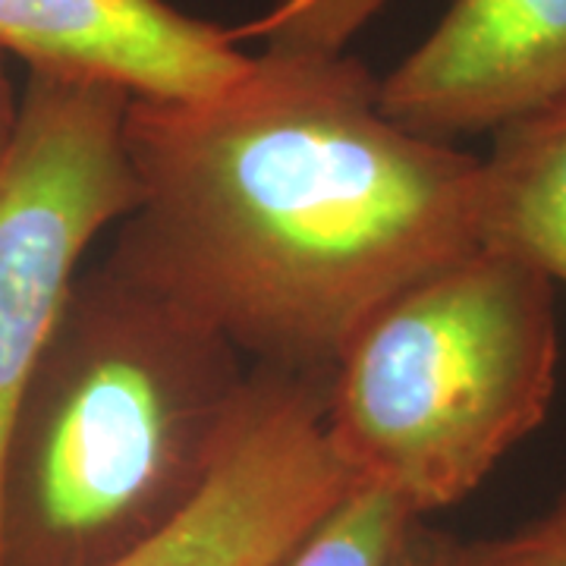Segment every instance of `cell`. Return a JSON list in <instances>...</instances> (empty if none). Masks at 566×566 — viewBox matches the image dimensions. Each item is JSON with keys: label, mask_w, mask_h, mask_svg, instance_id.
I'll return each mask as SVG.
<instances>
[{"label": "cell", "mask_w": 566, "mask_h": 566, "mask_svg": "<svg viewBox=\"0 0 566 566\" xmlns=\"http://www.w3.org/2000/svg\"><path fill=\"white\" fill-rule=\"evenodd\" d=\"M133 95L114 82L29 70L0 167V457L85 249L136 208L126 155Z\"/></svg>", "instance_id": "277c9868"}, {"label": "cell", "mask_w": 566, "mask_h": 566, "mask_svg": "<svg viewBox=\"0 0 566 566\" xmlns=\"http://www.w3.org/2000/svg\"><path fill=\"white\" fill-rule=\"evenodd\" d=\"M0 48L161 102L218 95L252 66L233 32L167 0H0Z\"/></svg>", "instance_id": "52a82bcc"}, {"label": "cell", "mask_w": 566, "mask_h": 566, "mask_svg": "<svg viewBox=\"0 0 566 566\" xmlns=\"http://www.w3.org/2000/svg\"><path fill=\"white\" fill-rule=\"evenodd\" d=\"M469 566H566V482L542 513L504 535L463 542Z\"/></svg>", "instance_id": "8fae6325"}, {"label": "cell", "mask_w": 566, "mask_h": 566, "mask_svg": "<svg viewBox=\"0 0 566 566\" xmlns=\"http://www.w3.org/2000/svg\"><path fill=\"white\" fill-rule=\"evenodd\" d=\"M136 208L104 262L249 365L327 375L381 305L479 249L482 158L387 120L353 54L252 57L208 98H133Z\"/></svg>", "instance_id": "6da1fadb"}, {"label": "cell", "mask_w": 566, "mask_h": 566, "mask_svg": "<svg viewBox=\"0 0 566 566\" xmlns=\"http://www.w3.org/2000/svg\"><path fill=\"white\" fill-rule=\"evenodd\" d=\"M20 98L22 92L13 88V80L7 73V51L0 48V167L7 161L13 139H17V126H20Z\"/></svg>", "instance_id": "4fadbf2b"}, {"label": "cell", "mask_w": 566, "mask_h": 566, "mask_svg": "<svg viewBox=\"0 0 566 566\" xmlns=\"http://www.w3.org/2000/svg\"><path fill=\"white\" fill-rule=\"evenodd\" d=\"M387 120L431 142L494 136L566 104V0H453L378 80Z\"/></svg>", "instance_id": "8992f818"}, {"label": "cell", "mask_w": 566, "mask_h": 566, "mask_svg": "<svg viewBox=\"0 0 566 566\" xmlns=\"http://www.w3.org/2000/svg\"><path fill=\"white\" fill-rule=\"evenodd\" d=\"M560 365L554 283L475 249L381 305L327 381V438L356 485L416 516L465 501L545 424Z\"/></svg>", "instance_id": "3957f363"}, {"label": "cell", "mask_w": 566, "mask_h": 566, "mask_svg": "<svg viewBox=\"0 0 566 566\" xmlns=\"http://www.w3.org/2000/svg\"><path fill=\"white\" fill-rule=\"evenodd\" d=\"M252 365L107 262L80 271L0 457V566H111L211 485Z\"/></svg>", "instance_id": "7a4b0ae2"}, {"label": "cell", "mask_w": 566, "mask_h": 566, "mask_svg": "<svg viewBox=\"0 0 566 566\" xmlns=\"http://www.w3.org/2000/svg\"><path fill=\"white\" fill-rule=\"evenodd\" d=\"M422 526L394 494L353 485L283 566H397Z\"/></svg>", "instance_id": "9c48e42d"}, {"label": "cell", "mask_w": 566, "mask_h": 566, "mask_svg": "<svg viewBox=\"0 0 566 566\" xmlns=\"http://www.w3.org/2000/svg\"><path fill=\"white\" fill-rule=\"evenodd\" d=\"M397 566H469L465 564L463 542L441 535L434 528L422 526L419 535L412 538V545L406 547V554L400 557Z\"/></svg>", "instance_id": "7c38bea8"}, {"label": "cell", "mask_w": 566, "mask_h": 566, "mask_svg": "<svg viewBox=\"0 0 566 566\" xmlns=\"http://www.w3.org/2000/svg\"><path fill=\"white\" fill-rule=\"evenodd\" d=\"M479 177V249L566 286V104L491 136Z\"/></svg>", "instance_id": "ba28073f"}, {"label": "cell", "mask_w": 566, "mask_h": 566, "mask_svg": "<svg viewBox=\"0 0 566 566\" xmlns=\"http://www.w3.org/2000/svg\"><path fill=\"white\" fill-rule=\"evenodd\" d=\"M327 375L252 365L221 465L155 542L111 566H283L356 485L327 438Z\"/></svg>", "instance_id": "5b68a950"}, {"label": "cell", "mask_w": 566, "mask_h": 566, "mask_svg": "<svg viewBox=\"0 0 566 566\" xmlns=\"http://www.w3.org/2000/svg\"><path fill=\"white\" fill-rule=\"evenodd\" d=\"M390 0H274L245 32L274 54H344Z\"/></svg>", "instance_id": "30bf717a"}]
</instances>
